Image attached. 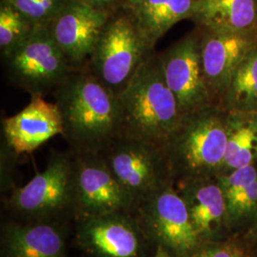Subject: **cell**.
Instances as JSON below:
<instances>
[{
    "instance_id": "6da1fadb",
    "label": "cell",
    "mask_w": 257,
    "mask_h": 257,
    "mask_svg": "<svg viewBox=\"0 0 257 257\" xmlns=\"http://www.w3.org/2000/svg\"><path fill=\"white\" fill-rule=\"evenodd\" d=\"M63 133L73 154H101L121 136L118 95L85 67L75 69L53 92Z\"/></svg>"
},
{
    "instance_id": "7a4b0ae2",
    "label": "cell",
    "mask_w": 257,
    "mask_h": 257,
    "mask_svg": "<svg viewBox=\"0 0 257 257\" xmlns=\"http://www.w3.org/2000/svg\"><path fill=\"white\" fill-rule=\"evenodd\" d=\"M118 98L122 114L120 137L165 149L182 116L156 51L139 67Z\"/></svg>"
},
{
    "instance_id": "3957f363",
    "label": "cell",
    "mask_w": 257,
    "mask_h": 257,
    "mask_svg": "<svg viewBox=\"0 0 257 257\" xmlns=\"http://www.w3.org/2000/svg\"><path fill=\"white\" fill-rule=\"evenodd\" d=\"M229 131L212 106L186 114L165 148L172 174L206 177L224 165Z\"/></svg>"
},
{
    "instance_id": "277c9868",
    "label": "cell",
    "mask_w": 257,
    "mask_h": 257,
    "mask_svg": "<svg viewBox=\"0 0 257 257\" xmlns=\"http://www.w3.org/2000/svg\"><path fill=\"white\" fill-rule=\"evenodd\" d=\"M153 52L155 49L149 45L132 13L124 6L110 14L84 67L118 95Z\"/></svg>"
},
{
    "instance_id": "5b68a950",
    "label": "cell",
    "mask_w": 257,
    "mask_h": 257,
    "mask_svg": "<svg viewBox=\"0 0 257 257\" xmlns=\"http://www.w3.org/2000/svg\"><path fill=\"white\" fill-rule=\"evenodd\" d=\"M1 56L10 82L31 96L53 94L75 70L49 27L36 28L19 46Z\"/></svg>"
},
{
    "instance_id": "8992f818",
    "label": "cell",
    "mask_w": 257,
    "mask_h": 257,
    "mask_svg": "<svg viewBox=\"0 0 257 257\" xmlns=\"http://www.w3.org/2000/svg\"><path fill=\"white\" fill-rule=\"evenodd\" d=\"M75 175L74 155L53 153L46 169L29 183L14 190L12 209L30 219L29 223L50 222L74 208Z\"/></svg>"
},
{
    "instance_id": "52a82bcc",
    "label": "cell",
    "mask_w": 257,
    "mask_h": 257,
    "mask_svg": "<svg viewBox=\"0 0 257 257\" xmlns=\"http://www.w3.org/2000/svg\"><path fill=\"white\" fill-rule=\"evenodd\" d=\"M100 155L134 202H143L170 184L173 174L164 148L119 137Z\"/></svg>"
},
{
    "instance_id": "ba28073f",
    "label": "cell",
    "mask_w": 257,
    "mask_h": 257,
    "mask_svg": "<svg viewBox=\"0 0 257 257\" xmlns=\"http://www.w3.org/2000/svg\"><path fill=\"white\" fill-rule=\"evenodd\" d=\"M142 203L145 234L171 254L192 256L201 240L193 229L182 196L167 184Z\"/></svg>"
},
{
    "instance_id": "9c48e42d",
    "label": "cell",
    "mask_w": 257,
    "mask_h": 257,
    "mask_svg": "<svg viewBox=\"0 0 257 257\" xmlns=\"http://www.w3.org/2000/svg\"><path fill=\"white\" fill-rule=\"evenodd\" d=\"M73 155L74 209L81 217L124 212L134 204L131 195L110 172L100 154Z\"/></svg>"
},
{
    "instance_id": "30bf717a",
    "label": "cell",
    "mask_w": 257,
    "mask_h": 257,
    "mask_svg": "<svg viewBox=\"0 0 257 257\" xmlns=\"http://www.w3.org/2000/svg\"><path fill=\"white\" fill-rule=\"evenodd\" d=\"M166 83L181 116L211 106V94L201 63L200 39L188 37L160 55Z\"/></svg>"
},
{
    "instance_id": "8fae6325",
    "label": "cell",
    "mask_w": 257,
    "mask_h": 257,
    "mask_svg": "<svg viewBox=\"0 0 257 257\" xmlns=\"http://www.w3.org/2000/svg\"><path fill=\"white\" fill-rule=\"evenodd\" d=\"M110 14L70 0L50 24L55 43L74 69L87 64Z\"/></svg>"
},
{
    "instance_id": "7c38bea8",
    "label": "cell",
    "mask_w": 257,
    "mask_h": 257,
    "mask_svg": "<svg viewBox=\"0 0 257 257\" xmlns=\"http://www.w3.org/2000/svg\"><path fill=\"white\" fill-rule=\"evenodd\" d=\"M145 232L124 212L82 217L79 247L93 257H143Z\"/></svg>"
},
{
    "instance_id": "4fadbf2b",
    "label": "cell",
    "mask_w": 257,
    "mask_h": 257,
    "mask_svg": "<svg viewBox=\"0 0 257 257\" xmlns=\"http://www.w3.org/2000/svg\"><path fill=\"white\" fill-rule=\"evenodd\" d=\"M6 146L15 155L31 154L49 139L63 133L60 112L55 103L34 95L17 114L3 119Z\"/></svg>"
},
{
    "instance_id": "5bb4252c",
    "label": "cell",
    "mask_w": 257,
    "mask_h": 257,
    "mask_svg": "<svg viewBox=\"0 0 257 257\" xmlns=\"http://www.w3.org/2000/svg\"><path fill=\"white\" fill-rule=\"evenodd\" d=\"M250 42L242 34L218 33L207 30L200 39L203 73L212 94L228 88L230 77L249 53Z\"/></svg>"
},
{
    "instance_id": "9a60e30c",
    "label": "cell",
    "mask_w": 257,
    "mask_h": 257,
    "mask_svg": "<svg viewBox=\"0 0 257 257\" xmlns=\"http://www.w3.org/2000/svg\"><path fill=\"white\" fill-rule=\"evenodd\" d=\"M4 257H68L63 232L55 223H12L5 228Z\"/></svg>"
},
{
    "instance_id": "2e32d148",
    "label": "cell",
    "mask_w": 257,
    "mask_h": 257,
    "mask_svg": "<svg viewBox=\"0 0 257 257\" xmlns=\"http://www.w3.org/2000/svg\"><path fill=\"white\" fill-rule=\"evenodd\" d=\"M210 176L184 178L182 193L193 229L200 240L211 237L220 227L227 209L220 184L212 183Z\"/></svg>"
},
{
    "instance_id": "e0dca14e",
    "label": "cell",
    "mask_w": 257,
    "mask_h": 257,
    "mask_svg": "<svg viewBox=\"0 0 257 257\" xmlns=\"http://www.w3.org/2000/svg\"><path fill=\"white\" fill-rule=\"evenodd\" d=\"M196 0H139L125 6L132 13L139 31L154 48L177 22L192 18Z\"/></svg>"
},
{
    "instance_id": "ac0fdd59",
    "label": "cell",
    "mask_w": 257,
    "mask_h": 257,
    "mask_svg": "<svg viewBox=\"0 0 257 257\" xmlns=\"http://www.w3.org/2000/svg\"><path fill=\"white\" fill-rule=\"evenodd\" d=\"M255 0H196L192 19L206 30L242 34L256 19Z\"/></svg>"
},
{
    "instance_id": "d6986e66",
    "label": "cell",
    "mask_w": 257,
    "mask_h": 257,
    "mask_svg": "<svg viewBox=\"0 0 257 257\" xmlns=\"http://www.w3.org/2000/svg\"><path fill=\"white\" fill-rule=\"evenodd\" d=\"M230 99L240 107H257V52H249L230 77Z\"/></svg>"
},
{
    "instance_id": "ffe728a7",
    "label": "cell",
    "mask_w": 257,
    "mask_h": 257,
    "mask_svg": "<svg viewBox=\"0 0 257 257\" xmlns=\"http://www.w3.org/2000/svg\"><path fill=\"white\" fill-rule=\"evenodd\" d=\"M36 29L29 19L9 4L0 6V51L1 55L19 46Z\"/></svg>"
},
{
    "instance_id": "44dd1931",
    "label": "cell",
    "mask_w": 257,
    "mask_h": 257,
    "mask_svg": "<svg viewBox=\"0 0 257 257\" xmlns=\"http://www.w3.org/2000/svg\"><path fill=\"white\" fill-rule=\"evenodd\" d=\"M256 149V124L249 123L229 132L224 165L233 170L250 165Z\"/></svg>"
},
{
    "instance_id": "7402d4cb",
    "label": "cell",
    "mask_w": 257,
    "mask_h": 257,
    "mask_svg": "<svg viewBox=\"0 0 257 257\" xmlns=\"http://www.w3.org/2000/svg\"><path fill=\"white\" fill-rule=\"evenodd\" d=\"M70 0H1L19 10L35 27H49Z\"/></svg>"
},
{
    "instance_id": "603a6c76",
    "label": "cell",
    "mask_w": 257,
    "mask_h": 257,
    "mask_svg": "<svg viewBox=\"0 0 257 257\" xmlns=\"http://www.w3.org/2000/svg\"><path fill=\"white\" fill-rule=\"evenodd\" d=\"M226 203L231 215H243L252 211L257 205V179L228 198Z\"/></svg>"
},
{
    "instance_id": "cb8c5ba5",
    "label": "cell",
    "mask_w": 257,
    "mask_h": 257,
    "mask_svg": "<svg viewBox=\"0 0 257 257\" xmlns=\"http://www.w3.org/2000/svg\"><path fill=\"white\" fill-rule=\"evenodd\" d=\"M191 257H243L238 248L228 245H215L198 248Z\"/></svg>"
},
{
    "instance_id": "d4e9b609",
    "label": "cell",
    "mask_w": 257,
    "mask_h": 257,
    "mask_svg": "<svg viewBox=\"0 0 257 257\" xmlns=\"http://www.w3.org/2000/svg\"><path fill=\"white\" fill-rule=\"evenodd\" d=\"M96 9L112 13L126 5V0H80Z\"/></svg>"
},
{
    "instance_id": "484cf974",
    "label": "cell",
    "mask_w": 257,
    "mask_h": 257,
    "mask_svg": "<svg viewBox=\"0 0 257 257\" xmlns=\"http://www.w3.org/2000/svg\"><path fill=\"white\" fill-rule=\"evenodd\" d=\"M153 257H173L172 254L166 249L165 248H163L162 246H157L156 248V253Z\"/></svg>"
},
{
    "instance_id": "4316f807",
    "label": "cell",
    "mask_w": 257,
    "mask_h": 257,
    "mask_svg": "<svg viewBox=\"0 0 257 257\" xmlns=\"http://www.w3.org/2000/svg\"><path fill=\"white\" fill-rule=\"evenodd\" d=\"M138 1H139V0H126V5L125 6H131L135 3H137Z\"/></svg>"
}]
</instances>
